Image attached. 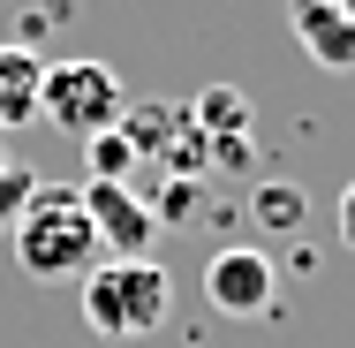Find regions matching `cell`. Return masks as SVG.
<instances>
[{
	"instance_id": "obj_15",
	"label": "cell",
	"mask_w": 355,
	"mask_h": 348,
	"mask_svg": "<svg viewBox=\"0 0 355 348\" xmlns=\"http://www.w3.org/2000/svg\"><path fill=\"white\" fill-rule=\"evenodd\" d=\"M340 8H348V15H355V0H340Z\"/></svg>"
},
{
	"instance_id": "obj_14",
	"label": "cell",
	"mask_w": 355,
	"mask_h": 348,
	"mask_svg": "<svg viewBox=\"0 0 355 348\" xmlns=\"http://www.w3.org/2000/svg\"><path fill=\"white\" fill-rule=\"evenodd\" d=\"M340 242H348V250H355V182H348V190H340Z\"/></svg>"
},
{
	"instance_id": "obj_2",
	"label": "cell",
	"mask_w": 355,
	"mask_h": 348,
	"mask_svg": "<svg viewBox=\"0 0 355 348\" xmlns=\"http://www.w3.org/2000/svg\"><path fill=\"white\" fill-rule=\"evenodd\" d=\"M174 310V280L159 258H98L83 273V326L98 341H144Z\"/></svg>"
},
{
	"instance_id": "obj_10",
	"label": "cell",
	"mask_w": 355,
	"mask_h": 348,
	"mask_svg": "<svg viewBox=\"0 0 355 348\" xmlns=\"http://www.w3.org/2000/svg\"><path fill=\"white\" fill-rule=\"evenodd\" d=\"M250 219H257L265 235H302L310 197H302L295 182H257V190H250Z\"/></svg>"
},
{
	"instance_id": "obj_3",
	"label": "cell",
	"mask_w": 355,
	"mask_h": 348,
	"mask_svg": "<svg viewBox=\"0 0 355 348\" xmlns=\"http://www.w3.org/2000/svg\"><path fill=\"white\" fill-rule=\"evenodd\" d=\"M121 76L106 61H46V83H38V122L61 129V137H98L121 122Z\"/></svg>"
},
{
	"instance_id": "obj_13",
	"label": "cell",
	"mask_w": 355,
	"mask_h": 348,
	"mask_svg": "<svg viewBox=\"0 0 355 348\" xmlns=\"http://www.w3.org/2000/svg\"><path fill=\"white\" fill-rule=\"evenodd\" d=\"M31 190H38V174L8 159V167H0V235H8L15 219H23V205H31Z\"/></svg>"
},
{
	"instance_id": "obj_12",
	"label": "cell",
	"mask_w": 355,
	"mask_h": 348,
	"mask_svg": "<svg viewBox=\"0 0 355 348\" xmlns=\"http://www.w3.org/2000/svg\"><path fill=\"white\" fill-rule=\"evenodd\" d=\"M83 151H91V182H129V167H137V151H129V137H121V129L83 137Z\"/></svg>"
},
{
	"instance_id": "obj_4",
	"label": "cell",
	"mask_w": 355,
	"mask_h": 348,
	"mask_svg": "<svg viewBox=\"0 0 355 348\" xmlns=\"http://www.w3.org/2000/svg\"><path fill=\"white\" fill-rule=\"evenodd\" d=\"M114 129L129 137L137 159H166V174H205V167H212V151L197 137L189 106H174V99H129Z\"/></svg>"
},
{
	"instance_id": "obj_6",
	"label": "cell",
	"mask_w": 355,
	"mask_h": 348,
	"mask_svg": "<svg viewBox=\"0 0 355 348\" xmlns=\"http://www.w3.org/2000/svg\"><path fill=\"white\" fill-rule=\"evenodd\" d=\"M83 212H91V227H98V242L114 258H151L159 219L144 205V190H129V182H83Z\"/></svg>"
},
{
	"instance_id": "obj_9",
	"label": "cell",
	"mask_w": 355,
	"mask_h": 348,
	"mask_svg": "<svg viewBox=\"0 0 355 348\" xmlns=\"http://www.w3.org/2000/svg\"><path fill=\"white\" fill-rule=\"evenodd\" d=\"M38 83H46V61L31 46H8L0 38V129L38 122Z\"/></svg>"
},
{
	"instance_id": "obj_7",
	"label": "cell",
	"mask_w": 355,
	"mask_h": 348,
	"mask_svg": "<svg viewBox=\"0 0 355 348\" xmlns=\"http://www.w3.org/2000/svg\"><path fill=\"white\" fill-rule=\"evenodd\" d=\"M189 122H197V137H205V151H212L219 167H250V159H257V144H250V122H257L250 91H234V83H212V91H197Z\"/></svg>"
},
{
	"instance_id": "obj_5",
	"label": "cell",
	"mask_w": 355,
	"mask_h": 348,
	"mask_svg": "<svg viewBox=\"0 0 355 348\" xmlns=\"http://www.w3.org/2000/svg\"><path fill=\"white\" fill-rule=\"evenodd\" d=\"M272 295H280V265H272V250H257V242L212 250V265H205V303H212L219 318H265Z\"/></svg>"
},
{
	"instance_id": "obj_1",
	"label": "cell",
	"mask_w": 355,
	"mask_h": 348,
	"mask_svg": "<svg viewBox=\"0 0 355 348\" xmlns=\"http://www.w3.org/2000/svg\"><path fill=\"white\" fill-rule=\"evenodd\" d=\"M8 242H15V265L31 280H83L106 258V242H98V227L83 212V190H69V182H53V190L38 182L23 219L8 227Z\"/></svg>"
},
{
	"instance_id": "obj_11",
	"label": "cell",
	"mask_w": 355,
	"mask_h": 348,
	"mask_svg": "<svg viewBox=\"0 0 355 348\" xmlns=\"http://www.w3.org/2000/svg\"><path fill=\"white\" fill-rule=\"evenodd\" d=\"M159 227H189L197 212H205V174H166L159 182V197H144Z\"/></svg>"
},
{
	"instance_id": "obj_8",
	"label": "cell",
	"mask_w": 355,
	"mask_h": 348,
	"mask_svg": "<svg viewBox=\"0 0 355 348\" xmlns=\"http://www.w3.org/2000/svg\"><path fill=\"white\" fill-rule=\"evenodd\" d=\"M287 31L325 76H355V15L340 0H287Z\"/></svg>"
},
{
	"instance_id": "obj_16",
	"label": "cell",
	"mask_w": 355,
	"mask_h": 348,
	"mask_svg": "<svg viewBox=\"0 0 355 348\" xmlns=\"http://www.w3.org/2000/svg\"><path fill=\"white\" fill-rule=\"evenodd\" d=\"M0 167H8V151H0Z\"/></svg>"
}]
</instances>
